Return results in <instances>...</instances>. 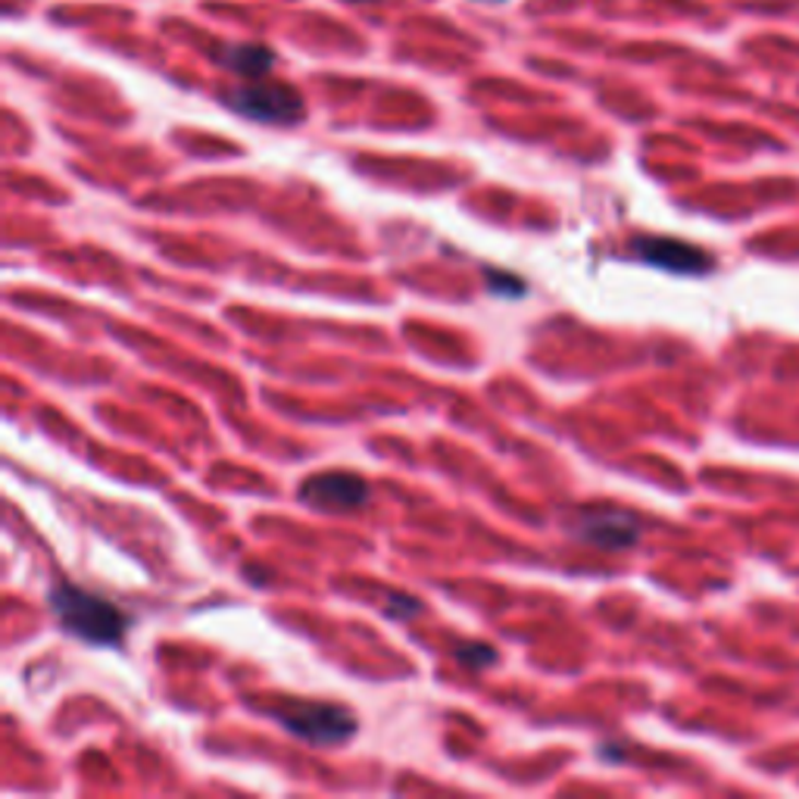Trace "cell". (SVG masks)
Masks as SVG:
<instances>
[{
	"label": "cell",
	"mask_w": 799,
	"mask_h": 799,
	"mask_svg": "<svg viewBox=\"0 0 799 799\" xmlns=\"http://www.w3.org/2000/svg\"><path fill=\"white\" fill-rule=\"evenodd\" d=\"M47 606L57 616V622L63 624V631L85 641V644L116 646L126 637L129 619L122 616V609L112 606L107 597L79 587V584L57 581L47 591Z\"/></svg>",
	"instance_id": "obj_1"
},
{
	"label": "cell",
	"mask_w": 799,
	"mask_h": 799,
	"mask_svg": "<svg viewBox=\"0 0 799 799\" xmlns=\"http://www.w3.org/2000/svg\"><path fill=\"white\" fill-rule=\"evenodd\" d=\"M275 722L312 747H341L356 734L354 712L319 700H282L275 703Z\"/></svg>",
	"instance_id": "obj_2"
},
{
	"label": "cell",
	"mask_w": 799,
	"mask_h": 799,
	"mask_svg": "<svg viewBox=\"0 0 799 799\" xmlns=\"http://www.w3.org/2000/svg\"><path fill=\"white\" fill-rule=\"evenodd\" d=\"M223 104L231 112L263 122V126H297L303 119V97L290 85L282 82H263L250 79L238 88H228L223 94Z\"/></svg>",
	"instance_id": "obj_3"
},
{
	"label": "cell",
	"mask_w": 799,
	"mask_h": 799,
	"mask_svg": "<svg viewBox=\"0 0 799 799\" xmlns=\"http://www.w3.org/2000/svg\"><path fill=\"white\" fill-rule=\"evenodd\" d=\"M572 534L581 544H591L599 550H628L641 540V522L631 512L616 506H591L572 518Z\"/></svg>",
	"instance_id": "obj_4"
},
{
	"label": "cell",
	"mask_w": 799,
	"mask_h": 799,
	"mask_svg": "<svg viewBox=\"0 0 799 799\" xmlns=\"http://www.w3.org/2000/svg\"><path fill=\"white\" fill-rule=\"evenodd\" d=\"M631 257L644 260L649 266L675 272V275H703L715 266V260L703 247L688 245L681 238H668V235H637L631 241Z\"/></svg>",
	"instance_id": "obj_5"
},
{
	"label": "cell",
	"mask_w": 799,
	"mask_h": 799,
	"mask_svg": "<svg viewBox=\"0 0 799 799\" xmlns=\"http://www.w3.org/2000/svg\"><path fill=\"white\" fill-rule=\"evenodd\" d=\"M369 493H372L369 481L354 472H319V475H310L297 490V497L307 506L325 512L359 510L369 503Z\"/></svg>",
	"instance_id": "obj_6"
},
{
	"label": "cell",
	"mask_w": 799,
	"mask_h": 799,
	"mask_svg": "<svg viewBox=\"0 0 799 799\" xmlns=\"http://www.w3.org/2000/svg\"><path fill=\"white\" fill-rule=\"evenodd\" d=\"M223 67L235 75H241L245 82L250 79H266L272 67H275V53L263 45H225L223 53H219Z\"/></svg>",
	"instance_id": "obj_7"
},
{
	"label": "cell",
	"mask_w": 799,
	"mask_h": 799,
	"mask_svg": "<svg viewBox=\"0 0 799 799\" xmlns=\"http://www.w3.org/2000/svg\"><path fill=\"white\" fill-rule=\"evenodd\" d=\"M453 656L472 671H485L497 663V649L488 644H460V649H453Z\"/></svg>",
	"instance_id": "obj_8"
},
{
	"label": "cell",
	"mask_w": 799,
	"mask_h": 799,
	"mask_svg": "<svg viewBox=\"0 0 799 799\" xmlns=\"http://www.w3.org/2000/svg\"><path fill=\"white\" fill-rule=\"evenodd\" d=\"M488 285L497 294H503V297H518V294L528 290V285L522 278H515L512 272H493V269H488Z\"/></svg>",
	"instance_id": "obj_9"
},
{
	"label": "cell",
	"mask_w": 799,
	"mask_h": 799,
	"mask_svg": "<svg viewBox=\"0 0 799 799\" xmlns=\"http://www.w3.org/2000/svg\"><path fill=\"white\" fill-rule=\"evenodd\" d=\"M344 3H378V0H344Z\"/></svg>",
	"instance_id": "obj_10"
},
{
	"label": "cell",
	"mask_w": 799,
	"mask_h": 799,
	"mask_svg": "<svg viewBox=\"0 0 799 799\" xmlns=\"http://www.w3.org/2000/svg\"><path fill=\"white\" fill-rule=\"evenodd\" d=\"M488 3H500V0H488Z\"/></svg>",
	"instance_id": "obj_11"
}]
</instances>
